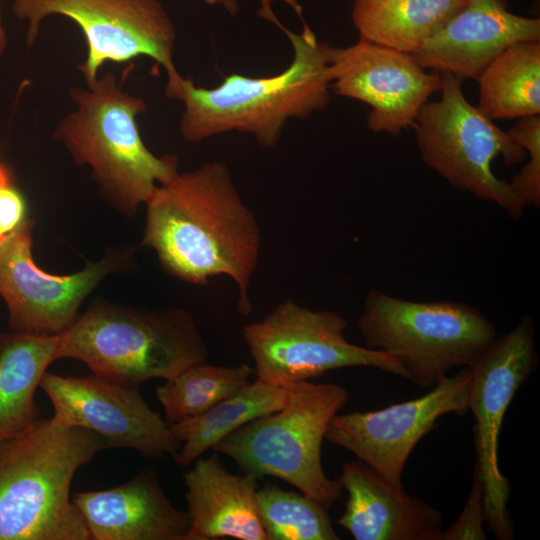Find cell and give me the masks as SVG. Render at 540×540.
Returning a JSON list of instances; mask_svg holds the SVG:
<instances>
[{
	"instance_id": "cell-28",
	"label": "cell",
	"mask_w": 540,
	"mask_h": 540,
	"mask_svg": "<svg viewBox=\"0 0 540 540\" xmlns=\"http://www.w3.org/2000/svg\"><path fill=\"white\" fill-rule=\"evenodd\" d=\"M26 219L24 196L8 165L0 161V240L15 231Z\"/></svg>"
},
{
	"instance_id": "cell-6",
	"label": "cell",
	"mask_w": 540,
	"mask_h": 540,
	"mask_svg": "<svg viewBox=\"0 0 540 540\" xmlns=\"http://www.w3.org/2000/svg\"><path fill=\"white\" fill-rule=\"evenodd\" d=\"M365 347L398 361L407 380L431 389L454 368L473 367L496 339L493 323L455 301H410L371 290L357 320Z\"/></svg>"
},
{
	"instance_id": "cell-24",
	"label": "cell",
	"mask_w": 540,
	"mask_h": 540,
	"mask_svg": "<svg viewBox=\"0 0 540 540\" xmlns=\"http://www.w3.org/2000/svg\"><path fill=\"white\" fill-rule=\"evenodd\" d=\"M254 369L247 363L219 366L206 361L182 370L156 388L169 425L194 418L250 383Z\"/></svg>"
},
{
	"instance_id": "cell-21",
	"label": "cell",
	"mask_w": 540,
	"mask_h": 540,
	"mask_svg": "<svg viewBox=\"0 0 540 540\" xmlns=\"http://www.w3.org/2000/svg\"><path fill=\"white\" fill-rule=\"evenodd\" d=\"M359 37L413 55L467 0H355Z\"/></svg>"
},
{
	"instance_id": "cell-22",
	"label": "cell",
	"mask_w": 540,
	"mask_h": 540,
	"mask_svg": "<svg viewBox=\"0 0 540 540\" xmlns=\"http://www.w3.org/2000/svg\"><path fill=\"white\" fill-rule=\"evenodd\" d=\"M291 385H276L256 379L206 412L169 425L181 443L175 462L183 467L189 466L236 429L281 409L289 399Z\"/></svg>"
},
{
	"instance_id": "cell-8",
	"label": "cell",
	"mask_w": 540,
	"mask_h": 540,
	"mask_svg": "<svg viewBox=\"0 0 540 540\" xmlns=\"http://www.w3.org/2000/svg\"><path fill=\"white\" fill-rule=\"evenodd\" d=\"M462 79L441 73V97L419 110L413 129L422 161L454 188L499 205L512 219L524 212L509 182L496 177L492 161L522 162L525 150L462 92Z\"/></svg>"
},
{
	"instance_id": "cell-30",
	"label": "cell",
	"mask_w": 540,
	"mask_h": 540,
	"mask_svg": "<svg viewBox=\"0 0 540 540\" xmlns=\"http://www.w3.org/2000/svg\"><path fill=\"white\" fill-rule=\"evenodd\" d=\"M7 47V35L6 31L4 29V26L2 24V17L0 12V56L5 52V49Z\"/></svg>"
},
{
	"instance_id": "cell-19",
	"label": "cell",
	"mask_w": 540,
	"mask_h": 540,
	"mask_svg": "<svg viewBox=\"0 0 540 540\" xmlns=\"http://www.w3.org/2000/svg\"><path fill=\"white\" fill-rule=\"evenodd\" d=\"M184 473L191 525L185 540H269L257 503L258 478L229 472L219 457H199Z\"/></svg>"
},
{
	"instance_id": "cell-13",
	"label": "cell",
	"mask_w": 540,
	"mask_h": 540,
	"mask_svg": "<svg viewBox=\"0 0 540 540\" xmlns=\"http://www.w3.org/2000/svg\"><path fill=\"white\" fill-rule=\"evenodd\" d=\"M471 368L447 376L425 395L367 411L335 415L325 439L348 450L391 484L404 487L402 473L418 442L438 419L469 411Z\"/></svg>"
},
{
	"instance_id": "cell-31",
	"label": "cell",
	"mask_w": 540,
	"mask_h": 540,
	"mask_svg": "<svg viewBox=\"0 0 540 540\" xmlns=\"http://www.w3.org/2000/svg\"><path fill=\"white\" fill-rule=\"evenodd\" d=\"M352 1H355V0H352Z\"/></svg>"
},
{
	"instance_id": "cell-12",
	"label": "cell",
	"mask_w": 540,
	"mask_h": 540,
	"mask_svg": "<svg viewBox=\"0 0 540 540\" xmlns=\"http://www.w3.org/2000/svg\"><path fill=\"white\" fill-rule=\"evenodd\" d=\"M33 226L27 218L0 240V295L14 332L57 335L73 324L82 302L106 276L128 267L134 249L114 247L78 272L55 275L33 260Z\"/></svg>"
},
{
	"instance_id": "cell-23",
	"label": "cell",
	"mask_w": 540,
	"mask_h": 540,
	"mask_svg": "<svg viewBox=\"0 0 540 540\" xmlns=\"http://www.w3.org/2000/svg\"><path fill=\"white\" fill-rule=\"evenodd\" d=\"M477 107L490 119L540 114V42L515 43L493 58L477 76Z\"/></svg>"
},
{
	"instance_id": "cell-11",
	"label": "cell",
	"mask_w": 540,
	"mask_h": 540,
	"mask_svg": "<svg viewBox=\"0 0 540 540\" xmlns=\"http://www.w3.org/2000/svg\"><path fill=\"white\" fill-rule=\"evenodd\" d=\"M538 360L534 323L523 315L471 367L468 405L475 419V466L483 483L485 522L499 540H512L515 532L507 508L510 484L499 468V435L510 403Z\"/></svg>"
},
{
	"instance_id": "cell-29",
	"label": "cell",
	"mask_w": 540,
	"mask_h": 540,
	"mask_svg": "<svg viewBox=\"0 0 540 540\" xmlns=\"http://www.w3.org/2000/svg\"><path fill=\"white\" fill-rule=\"evenodd\" d=\"M208 5H220L222 6L230 15H235L238 10V4L236 0H204ZM261 3V16L265 17L267 20L274 22L276 20L275 15L271 9L270 0H260Z\"/></svg>"
},
{
	"instance_id": "cell-14",
	"label": "cell",
	"mask_w": 540,
	"mask_h": 540,
	"mask_svg": "<svg viewBox=\"0 0 540 540\" xmlns=\"http://www.w3.org/2000/svg\"><path fill=\"white\" fill-rule=\"evenodd\" d=\"M40 388L54 408L59 425L93 431L109 448H128L149 458L177 455L181 443L169 424L154 411L139 387L92 373L77 377L45 372Z\"/></svg>"
},
{
	"instance_id": "cell-27",
	"label": "cell",
	"mask_w": 540,
	"mask_h": 540,
	"mask_svg": "<svg viewBox=\"0 0 540 540\" xmlns=\"http://www.w3.org/2000/svg\"><path fill=\"white\" fill-rule=\"evenodd\" d=\"M484 490L481 476L474 466L473 483L465 506L457 520L442 530L440 540H485Z\"/></svg>"
},
{
	"instance_id": "cell-17",
	"label": "cell",
	"mask_w": 540,
	"mask_h": 540,
	"mask_svg": "<svg viewBox=\"0 0 540 540\" xmlns=\"http://www.w3.org/2000/svg\"><path fill=\"white\" fill-rule=\"evenodd\" d=\"M90 540H185L191 521L166 495L156 470L147 467L128 482L72 496Z\"/></svg>"
},
{
	"instance_id": "cell-1",
	"label": "cell",
	"mask_w": 540,
	"mask_h": 540,
	"mask_svg": "<svg viewBox=\"0 0 540 540\" xmlns=\"http://www.w3.org/2000/svg\"><path fill=\"white\" fill-rule=\"evenodd\" d=\"M145 205L141 244L155 251L162 269L194 285L230 277L238 289V310L249 313L262 233L228 167L211 161L178 173Z\"/></svg>"
},
{
	"instance_id": "cell-16",
	"label": "cell",
	"mask_w": 540,
	"mask_h": 540,
	"mask_svg": "<svg viewBox=\"0 0 540 540\" xmlns=\"http://www.w3.org/2000/svg\"><path fill=\"white\" fill-rule=\"evenodd\" d=\"M525 41L540 42L538 18L511 13L505 0H467L412 56L424 69L476 79L504 49Z\"/></svg>"
},
{
	"instance_id": "cell-9",
	"label": "cell",
	"mask_w": 540,
	"mask_h": 540,
	"mask_svg": "<svg viewBox=\"0 0 540 540\" xmlns=\"http://www.w3.org/2000/svg\"><path fill=\"white\" fill-rule=\"evenodd\" d=\"M13 13L27 21L26 45H35L41 22L61 15L75 22L87 46L77 65L86 82L98 77L107 63H126L139 56L154 60L167 74L165 94L182 76L173 59L176 31L159 0H14Z\"/></svg>"
},
{
	"instance_id": "cell-15",
	"label": "cell",
	"mask_w": 540,
	"mask_h": 540,
	"mask_svg": "<svg viewBox=\"0 0 540 540\" xmlns=\"http://www.w3.org/2000/svg\"><path fill=\"white\" fill-rule=\"evenodd\" d=\"M335 94L367 104V127L397 136L412 128L420 108L441 88V74L428 73L411 54L364 38L331 48L328 65Z\"/></svg>"
},
{
	"instance_id": "cell-4",
	"label": "cell",
	"mask_w": 540,
	"mask_h": 540,
	"mask_svg": "<svg viewBox=\"0 0 540 540\" xmlns=\"http://www.w3.org/2000/svg\"><path fill=\"white\" fill-rule=\"evenodd\" d=\"M68 94L75 109L61 119L53 137L78 166L90 167L104 200L134 216L159 185L179 173L177 156H156L148 149L136 120L147 105L124 91L112 72Z\"/></svg>"
},
{
	"instance_id": "cell-10",
	"label": "cell",
	"mask_w": 540,
	"mask_h": 540,
	"mask_svg": "<svg viewBox=\"0 0 540 540\" xmlns=\"http://www.w3.org/2000/svg\"><path fill=\"white\" fill-rule=\"evenodd\" d=\"M346 319L335 311L311 310L287 299L242 336L254 360L256 379L276 385L309 381L349 367H373L407 379L387 354L350 343Z\"/></svg>"
},
{
	"instance_id": "cell-20",
	"label": "cell",
	"mask_w": 540,
	"mask_h": 540,
	"mask_svg": "<svg viewBox=\"0 0 540 540\" xmlns=\"http://www.w3.org/2000/svg\"><path fill=\"white\" fill-rule=\"evenodd\" d=\"M57 346L58 334H0V442L40 418L35 394Z\"/></svg>"
},
{
	"instance_id": "cell-2",
	"label": "cell",
	"mask_w": 540,
	"mask_h": 540,
	"mask_svg": "<svg viewBox=\"0 0 540 540\" xmlns=\"http://www.w3.org/2000/svg\"><path fill=\"white\" fill-rule=\"evenodd\" d=\"M293 48L290 65L263 77L229 74L214 88L182 77L169 99L181 101L184 111L179 132L197 143L227 132L252 135L264 148H274L286 122L306 118L326 108L331 97L328 76L331 46L319 40L304 23L300 33L275 23Z\"/></svg>"
},
{
	"instance_id": "cell-18",
	"label": "cell",
	"mask_w": 540,
	"mask_h": 540,
	"mask_svg": "<svg viewBox=\"0 0 540 540\" xmlns=\"http://www.w3.org/2000/svg\"><path fill=\"white\" fill-rule=\"evenodd\" d=\"M339 480L348 498L337 523L355 540H440V511L363 462L344 463Z\"/></svg>"
},
{
	"instance_id": "cell-3",
	"label": "cell",
	"mask_w": 540,
	"mask_h": 540,
	"mask_svg": "<svg viewBox=\"0 0 540 540\" xmlns=\"http://www.w3.org/2000/svg\"><path fill=\"white\" fill-rule=\"evenodd\" d=\"M108 444L97 433L39 418L0 442V540H90L70 489Z\"/></svg>"
},
{
	"instance_id": "cell-7",
	"label": "cell",
	"mask_w": 540,
	"mask_h": 540,
	"mask_svg": "<svg viewBox=\"0 0 540 540\" xmlns=\"http://www.w3.org/2000/svg\"><path fill=\"white\" fill-rule=\"evenodd\" d=\"M348 398V391L335 383H294L281 409L249 421L212 450L234 460L243 472L283 480L329 508L343 488L339 478L325 474L321 447Z\"/></svg>"
},
{
	"instance_id": "cell-25",
	"label": "cell",
	"mask_w": 540,
	"mask_h": 540,
	"mask_svg": "<svg viewBox=\"0 0 540 540\" xmlns=\"http://www.w3.org/2000/svg\"><path fill=\"white\" fill-rule=\"evenodd\" d=\"M256 497L269 540L340 539L327 508L305 494L267 484Z\"/></svg>"
},
{
	"instance_id": "cell-5",
	"label": "cell",
	"mask_w": 540,
	"mask_h": 540,
	"mask_svg": "<svg viewBox=\"0 0 540 540\" xmlns=\"http://www.w3.org/2000/svg\"><path fill=\"white\" fill-rule=\"evenodd\" d=\"M208 357L207 344L183 308L150 310L94 300L58 334L57 359H76L92 373L140 387L170 379Z\"/></svg>"
},
{
	"instance_id": "cell-26",
	"label": "cell",
	"mask_w": 540,
	"mask_h": 540,
	"mask_svg": "<svg viewBox=\"0 0 540 540\" xmlns=\"http://www.w3.org/2000/svg\"><path fill=\"white\" fill-rule=\"evenodd\" d=\"M508 135L529 155L528 162L509 182L525 207L540 206V116L520 118L509 128Z\"/></svg>"
}]
</instances>
